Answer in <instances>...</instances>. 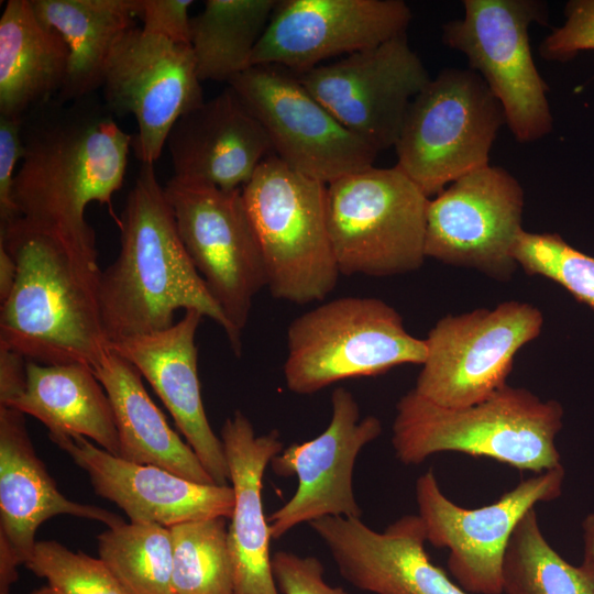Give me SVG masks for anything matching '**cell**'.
<instances>
[{"label": "cell", "mask_w": 594, "mask_h": 594, "mask_svg": "<svg viewBox=\"0 0 594 594\" xmlns=\"http://www.w3.org/2000/svg\"><path fill=\"white\" fill-rule=\"evenodd\" d=\"M23 124L24 118L0 116V224L20 217L13 200V182L15 167L24 155Z\"/></svg>", "instance_id": "8d00e7d4"}, {"label": "cell", "mask_w": 594, "mask_h": 594, "mask_svg": "<svg viewBox=\"0 0 594 594\" xmlns=\"http://www.w3.org/2000/svg\"><path fill=\"white\" fill-rule=\"evenodd\" d=\"M464 15L442 25V42L464 54L470 68L501 102L506 124L520 143L549 134L553 117L548 86L535 64L529 28L546 24L539 0H464Z\"/></svg>", "instance_id": "30bf717a"}, {"label": "cell", "mask_w": 594, "mask_h": 594, "mask_svg": "<svg viewBox=\"0 0 594 594\" xmlns=\"http://www.w3.org/2000/svg\"><path fill=\"white\" fill-rule=\"evenodd\" d=\"M173 177L242 189L274 154L270 139L231 87L182 116L166 141Z\"/></svg>", "instance_id": "7402d4cb"}, {"label": "cell", "mask_w": 594, "mask_h": 594, "mask_svg": "<svg viewBox=\"0 0 594 594\" xmlns=\"http://www.w3.org/2000/svg\"><path fill=\"white\" fill-rule=\"evenodd\" d=\"M202 317L189 309L167 329L123 338L111 342L110 348L150 383L213 482L229 485L223 444L208 421L201 399L195 338Z\"/></svg>", "instance_id": "44dd1931"}, {"label": "cell", "mask_w": 594, "mask_h": 594, "mask_svg": "<svg viewBox=\"0 0 594 594\" xmlns=\"http://www.w3.org/2000/svg\"><path fill=\"white\" fill-rule=\"evenodd\" d=\"M91 369L113 410L120 458L160 466L196 483L216 484L189 444L170 428L131 362L110 348Z\"/></svg>", "instance_id": "d4e9b609"}, {"label": "cell", "mask_w": 594, "mask_h": 594, "mask_svg": "<svg viewBox=\"0 0 594 594\" xmlns=\"http://www.w3.org/2000/svg\"><path fill=\"white\" fill-rule=\"evenodd\" d=\"M565 22L539 45L547 61H568L580 51L594 50V0H572L564 9Z\"/></svg>", "instance_id": "e575fe53"}, {"label": "cell", "mask_w": 594, "mask_h": 594, "mask_svg": "<svg viewBox=\"0 0 594 594\" xmlns=\"http://www.w3.org/2000/svg\"><path fill=\"white\" fill-rule=\"evenodd\" d=\"M22 138L24 155L13 182L20 216L98 264L86 208L91 202L111 206L124 180L133 136L105 103L89 96L54 99L34 109L24 118Z\"/></svg>", "instance_id": "6da1fadb"}, {"label": "cell", "mask_w": 594, "mask_h": 594, "mask_svg": "<svg viewBox=\"0 0 594 594\" xmlns=\"http://www.w3.org/2000/svg\"><path fill=\"white\" fill-rule=\"evenodd\" d=\"M16 263L11 254L0 244V304L10 296L16 279Z\"/></svg>", "instance_id": "60d3db41"}, {"label": "cell", "mask_w": 594, "mask_h": 594, "mask_svg": "<svg viewBox=\"0 0 594 594\" xmlns=\"http://www.w3.org/2000/svg\"><path fill=\"white\" fill-rule=\"evenodd\" d=\"M89 476L96 494L120 507L130 521L174 525L231 518L230 485L200 484L163 468L130 462L81 436H48Z\"/></svg>", "instance_id": "ffe728a7"}, {"label": "cell", "mask_w": 594, "mask_h": 594, "mask_svg": "<svg viewBox=\"0 0 594 594\" xmlns=\"http://www.w3.org/2000/svg\"><path fill=\"white\" fill-rule=\"evenodd\" d=\"M228 518L172 526L174 594H233Z\"/></svg>", "instance_id": "1f68e13d"}, {"label": "cell", "mask_w": 594, "mask_h": 594, "mask_svg": "<svg viewBox=\"0 0 594 594\" xmlns=\"http://www.w3.org/2000/svg\"><path fill=\"white\" fill-rule=\"evenodd\" d=\"M164 190L185 249L226 317V334L239 356L253 300L267 284L242 189L172 177Z\"/></svg>", "instance_id": "9c48e42d"}, {"label": "cell", "mask_w": 594, "mask_h": 594, "mask_svg": "<svg viewBox=\"0 0 594 594\" xmlns=\"http://www.w3.org/2000/svg\"><path fill=\"white\" fill-rule=\"evenodd\" d=\"M28 360L0 343V406L9 407L26 384Z\"/></svg>", "instance_id": "f35d334b"}, {"label": "cell", "mask_w": 594, "mask_h": 594, "mask_svg": "<svg viewBox=\"0 0 594 594\" xmlns=\"http://www.w3.org/2000/svg\"><path fill=\"white\" fill-rule=\"evenodd\" d=\"M120 251L100 272L98 298L109 342L173 326L195 309L227 333L228 322L180 239L154 164H141L120 220Z\"/></svg>", "instance_id": "7a4b0ae2"}, {"label": "cell", "mask_w": 594, "mask_h": 594, "mask_svg": "<svg viewBox=\"0 0 594 594\" xmlns=\"http://www.w3.org/2000/svg\"><path fill=\"white\" fill-rule=\"evenodd\" d=\"M24 565L46 579L53 594H130L100 558L54 540L36 541Z\"/></svg>", "instance_id": "836d02e7"}, {"label": "cell", "mask_w": 594, "mask_h": 594, "mask_svg": "<svg viewBox=\"0 0 594 594\" xmlns=\"http://www.w3.org/2000/svg\"><path fill=\"white\" fill-rule=\"evenodd\" d=\"M220 439L234 492L228 528L233 594H279L272 572V536L262 488L264 472L284 449L283 441L277 430L257 436L239 410L223 422Z\"/></svg>", "instance_id": "603a6c76"}, {"label": "cell", "mask_w": 594, "mask_h": 594, "mask_svg": "<svg viewBox=\"0 0 594 594\" xmlns=\"http://www.w3.org/2000/svg\"><path fill=\"white\" fill-rule=\"evenodd\" d=\"M16 279L0 306V343L28 361L92 367L110 349L98 298L101 270L23 217L0 224Z\"/></svg>", "instance_id": "3957f363"}, {"label": "cell", "mask_w": 594, "mask_h": 594, "mask_svg": "<svg viewBox=\"0 0 594 594\" xmlns=\"http://www.w3.org/2000/svg\"><path fill=\"white\" fill-rule=\"evenodd\" d=\"M504 594H594L585 566L562 558L543 536L536 508L517 524L505 553Z\"/></svg>", "instance_id": "f546056e"}, {"label": "cell", "mask_w": 594, "mask_h": 594, "mask_svg": "<svg viewBox=\"0 0 594 594\" xmlns=\"http://www.w3.org/2000/svg\"><path fill=\"white\" fill-rule=\"evenodd\" d=\"M200 82L190 45L139 26L121 37L108 63L103 103L112 114L135 118L132 147L141 164H154L175 122L205 101Z\"/></svg>", "instance_id": "2e32d148"}, {"label": "cell", "mask_w": 594, "mask_h": 594, "mask_svg": "<svg viewBox=\"0 0 594 594\" xmlns=\"http://www.w3.org/2000/svg\"><path fill=\"white\" fill-rule=\"evenodd\" d=\"M30 594H53V592L48 586H43L41 588L33 591Z\"/></svg>", "instance_id": "7bdbcfd3"}, {"label": "cell", "mask_w": 594, "mask_h": 594, "mask_svg": "<svg viewBox=\"0 0 594 594\" xmlns=\"http://www.w3.org/2000/svg\"><path fill=\"white\" fill-rule=\"evenodd\" d=\"M56 515H72L113 527L124 520L101 507L68 499L37 457L24 414L0 406V538L25 564L35 547V532Z\"/></svg>", "instance_id": "cb8c5ba5"}, {"label": "cell", "mask_w": 594, "mask_h": 594, "mask_svg": "<svg viewBox=\"0 0 594 594\" xmlns=\"http://www.w3.org/2000/svg\"><path fill=\"white\" fill-rule=\"evenodd\" d=\"M277 0H207L190 19V46L200 81L229 84L250 68Z\"/></svg>", "instance_id": "f1b7e54d"}, {"label": "cell", "mask_w": 594, "mask_h": 594, "mask_svg": "<svg viewBox=\"0 0 594 594\" xmlns=\"http://www.w3.org/2000/svg\"><path fill=\"white\" fill-rule=\"evenodd\" d=\"M271 563L277 590L282 594H350L326 582L324 566L316 557L279 550L272 554Z\"/></svg>", "instance_id": "d590c367"}, {"label": "cell", "mask_w": 594, "mask_h": 594, "mask_svg": "<svg viewBox=\"0 0 594 594\" xmlns=\"http://www.w3.org/2000/svg\"><path fill=\"white\" fill-rule=\"evenodd\" d=\"M429 199L397 165L371 166L327 184L340 274L382 277L420 268Z\"/></svg>", "instance_id": "ba28073f"}, {"label": "cell", "mask_w": 594, "mask_h": 594, "mask_svg": "<svg viewBox=\"0 0 594 594\" xmlns=\"http://www.w3.org/2000/svg\"><path fill=\"white\" fill-rule=\"evenodd\" d=\"M339 573L373 594H470L429 558L424 522L405 515L376 531L361 518L327 516L309 522Z\"/></svg>", "instance_id": "d6986e66"}, {"label": "cell", "mask_w": 594, "mask_h": 594, "mask_svg": "<svg viewBox=\"0 0 594 594\" xmlns=\"http://www.w3.org/2000/svg\"><path fill=\"white\" fill-rule=\"evenodd\" d=\"M381 420L361 418L353 394L337 387L331 395V418L319 436L284 448L271 461L278 476H296L294 495L270 517L273 539L296 526L327 516L361 518L353 491L355 461L365 446L382 433Z\"/></svg>", "instance_id": "e0dca14e"}, {"label": "cell", "mask_w": 594, "mask_h": 594, "mask_svg": "<svg viewBox=\"0 0 594 594\" xmlns=\"http://www.w3.org/2000/svg\"><path fill=\"white\" fill-rule=\"evenodd\" d=\"M228 86L261 123L274 154L294 169L329 184L373 166L378 152L343 127L289 69L252 66Z\"/></svg>", "instance_id": "4fadbf2b"}, {"label": "cell", "mask_w": 594, "mask_h": 594, "mask_svg": "<svg viewBox=\"0 0 594 594\" xmlns=\"http://www.w3.org/2000/svg\"><path fill=\"white\" fill-rule=\"evenodd\" d=\"M20 562L8 542L0 538V594H9L10 586L18 580Z\"/></svg>", "instance_id": "ab89813d"}, {"label": "cell", "mask_w": 594, "mask_h": 594, "mask_svg": "<svg viewBox=\"0 0 594 594\" xmlns=\"http://www.w3.org/2000/svg\"><path fill=\"white\" fill-rule=\"evenodd\" d=\"M513 256L526 274L559 284L594 309V256L571 246L557 233L526 230L518 234Z\"/></svg>", "instance_id": "d6a6232c"}, {"label": "cell", "mask_w": 594, "mask_h": 594, "mask_svg": "<svg viewBox=\"0 0 594 594\" xmlns=\"http://www.w3.org/2000/svg\"><path fill=\"white\" fill-rule=\"evenodd\" d=\"M242 196L273 297L300 305L322 300L340 276L328 228L327 184L271 154Z\"/></svg>", "instance_id": "5b68a950"}, {"label": "cell", "mask_w": 594, "mask_h": 594, "mask_svg": "<svg viewBox=\"0 0 594 594\" xmlns=\"http://www.w3.org/2000/svg\"><path fill=\"white\" fill-rule=\"evenodd\" d=\"M426 355L425 339L407 331L394 307L375 297L345 296L290 322L283 374L290 392L310 395L344 380L421 365Z\"/></svg>", "instance_id": "8992f818"}, {"label": "cell", "mask_w": 594, "mask_h": 594, "mask_svg": "<svg viewBox=\"0 0 594 594\" xmlns=\"http://www.w3.org/2000/svg\"><path fill=\"white\" fill-rule=\"evenodd\" d=\"M193 3L191 0H142L141 29L170 42L190 45L188 10Z\"/></svg>", "instance_id": "74e56055"}, {"label": "cell", "mask_w": 594, "mask_h": 594, "mask_svg": "<svg viewBox=\"0 0 594 594\" xmlns=\"http://www.w3.org/2000/svg\"><path fill=\"white\" fill-rule=\"evenodd\" d=\"M524 205L520 183L503 167L490 164L457 179L429 199L426 257L510 279Z\"/></svg>", "instance_id": "5bb4252c"}, {"label": "cell", "mask_w": 594, "mask_h": 594, "mask_svg": "<svg viewBox=\"0 0 594 594\" xmlns=\"http://www.w3.org/2000/svg\"><path fill=\"white\" fill-rule=\"evenodd\" d=\"M68 56L63 37L37 18L31 0L7 1L0 19V116L25 118L54 100Z\"/></svg>", "instance_id": "484cf974"}, {"label": "cell", "mask_w": 594, "mask_h": 594, "mask_svg": "<svg viewBox=\"0 0 594 594\" xmlns=\"http://www.w3.org/2000/svg\"><path fill=\"white\" fill-rule=\"evenodd\" d=\"M411 18L402 0H279L250 67L276 65L300 74L405 34Z\"/></svg>", "instance_id": "ac0fdd59"}, {"label": "cell", "mask_w": 594, "mask_h": 594, "mask_svg": "<svg viewBox=\"0 0 594 594\" xmlns=\"http://www.w3.org/2000/svg\"><path fill=\"white\" fill-rule=\"evenodd\" d=\"M97 539L99 558L130 594H174L169 528L123 521Z\"/></svg>", "instance_id": "4dcf8cb0"}, {"label": "cell", "mask_w": 594, "mask_h": 594, "mask_svg": "<svg viewBox=\"0 0 594 594\" xmlns=\"http://www.w3.org/2000/svg\"><path fill=\"white\" fill-rule=\"evenodd\" d=\"M9 407L40 420L48 436H81L119 457L110 400L88 365L28 361L25 387Z\"/></svg>", "instance_id": "83f0119b"}, {"label": "cell", "mask_w": 594, "mask_h": 594, "mask_svg": "<svg viewBox=\"0 0 594 594\" xmlns=\"http://www.w3.org/2000/svg\"><path fill=\"white\" fill-rule=\"evenodd\" d=\"M542 326L540 309L517 300L447 315L425 339L427 355L413 389L443 407L480 403L507 384L515 355Z\"/></svg>", "instance_id": "8fae6325"}, {"label": "cell", "mask_w": 594, "mask_h": 594, "mask_svg": "<svg viewBox=\"0 0 594 594\" xmlns=\"http://www.w3.org/2000/svg\"><path fill=\"white\" fill-rule=\"evenodd\" d=\"M296 75L343 127L378 153L395 147L411 100L430 79L406 33Z\"/></svg>", "instance_id": "9a60e30c"}, {"label": "cell", "mask_w": 594, "mask_h": 594, "mask_svg": "<svg viewBox=\"0 0 594 594\" xmlns=\"http://www.w3.org/2000/svg\"><path fill=\"white\" fill-rule=\"evenodd\" d=\"M37 18L59 33L69 52L62 102L102 88L108 63L121 37L135 26L142 0H31Z\"/></svg>", "instance_id": "4316f807"}, {"label": "cell", "mask_w": 594, "mask_h": 594, "mask_svg": "<svg viewBox=\"0 0 594 594\" xmlns=\"http://www.w3.org/2000/svg\"><path fill=\"white\" fill-rule=\"evenodd\" d=\"M565 470L559 465L520 481L496 502L465 508L442 492L432 469L416 481L418 516L427 541L449 550L448 569L470 594H503V565L517 524L538 503L561 496Z\"/></svg>", "instance_id": "7c38bea8"}, {"label": "cell", "mask_w": 594, "mask_h": 594, "mask_svg": "<svg viewBox=\"0 0 594 594\" xmlns=\"http://www.w3.org/2000/svg\"><path fill=\"white\" fill-rule=\"evenodd\" d=\"M563 414L559 402L508 384L458 408L436 405L410 389L396 404L391 441L405 465L459 452L537 474L562 464L556 438Z\"/></svg>", "instance_id": "277c9868"}, {"label": "cell", "mask_w": 594, "mask_h": 594, "mask_svg": "<svg viewBox=\"0 0 594 594\" xmlns=\"http://www.w3.org/2000/svg\"><path fill=\"white\" fill-rule=\"evenodd\" d=\"M584 544L583 564L588 569L594 582V513L585 516L582 521Z\"/></svg>", "instance_id": "b9f144b4"}, {"label": "cell", "mask_w": 594, "mask_h": 594, "mask_svg": "<svg viewBox=\"0 0 594 594\" xmlns=\"http://www.w3.org/2000/svg\"><path fill=\"white\" fill-rule=\"evenodd\" d=\"M504 124L501 102L476 72L444 68L411 100L395 144L396 165L430 198L490 165Z\"/></svg>", "instance_id": "52a82bcc"}]
</instances>
